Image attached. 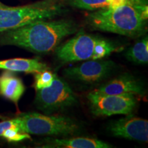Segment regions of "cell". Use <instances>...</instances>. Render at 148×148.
<instances>
[{
	"instance_id": "6da1fadb",
	"label": "cell",
	"mask_w": 148,
	"mask_h": 148,
	"mask_svg": "<svg viewBox=\"0 0 148 148\" xmlns=\"http://www.w3.org/2000/svg\"><path fill=\"white\" fill-rule=\"evenodd\" d=\"M77 31V24L72 20H40L5 32L0 42L34 53H47L55 50L64 38Z\"/></svg>"
},
{
	"instance_id": "7a4b0ae2",
	"label": "cell",
	"mask_w": 148,
	"mask_h": 148,
	"mask_svg": "<svg viewBox=\"0 0 148 148\" xmlns=\"http://www.w3.org/2000/svg\"><path fill=\"white\" fill-rule=\"evenodd\" d=\"M147 19V0H126L115 8L96 10L86 16L92 29L132 38L145 34Z\"/></svg>"
},
{
	"instance_id": "3957f363",
	"label": "cell",
	"mask_w": 148,
	"mask_h": 148,
	"mask_svg": "<svg viewBox=\"0 0 148 148\" xmlns=\"http://www.w3.org/2000/svg\"><path fill=\"white\" fill-rule=\"evenodd\" d=\"M121 46L103 37L79 31L73 38L55 49L56 58L60 62H76L97 60L119 51Z\"/></svg>"
},
{
	"instance_id": "277c9868",
	"label": "cell",
	"mask_w": 148,
	"mask_h": 148,
	"mask_svg": "<svg viewBox=\"0 0 148 148\" xmlns=\"http://www.w3.org/2000/svg\"><path fill=\"white\" fill-rule=\"evenodd\" d=\"M66 11L61 0H42L18 7H0V33L18 28L32 22L51 19Z\"/></svg>"
},
{
	"instance_id": "5b68a950",
	"label": "cell",
	"mask_w": 148,
	"mask_h": 148,
	"mask_svg": "<svg viewBox=\"0 0 148 148\" xmlns=\"http://www.w3.org/2000/svg\"><path fill=\"white\" fill-rule=\"evenodd\" d=\"M20 131L28 134L63 136L78 134L81 127L75 120L64 115H47L37 112L18 116Z\"/></svg>"
},
{
	"instance_id": "8992f818",
	"label": "cell",
	"mask_w": 148,
	"mask_h": 148,
	"mask_svg": "<svg viewBox=\"0 0 148 148\" xmlns=\"http://www.w3.org/2000/svg\"><path fill=\"white\" fill-rule=\"evenodd\" d=\"M77 103L76 95L65 81L53 74L50 86L36 90L35 103L47 114L62 110Z\"/></svg>"
},
{
	"instance_id": "52a82bcc",
	"label": "cell",
	"mask_w": 148,
	"mask_h": 148,
	"mask_svg": "<svg viewBox=\"0 0 148 148\" xmlns=\"http://www.w3.org/2000/svg\"><path fill=\"white\" fill-rule=\"evenodd\" d=\"M86 97L90 112L97 116L127 115L132 113L137 105L136 97L132 95H103L92 90Z\"/></svg>"
},
{
	"instance_id": "ba28073f",
	"label": "cell",
	"mask_w": 148,
	"mask_h": 148,
	"mask_svg": "<svg viewBox=\"0 0 148 148\" xmlns=\"http://www.w3.org/2000/svg\"><path fill=\"white\" fill-rule=\"evenodd\" d=\"M116 68L112 60H88L75 66L66 68L64 75L72 80L84 84H97L106 79Z\"/></svg>"
},
{
	"instance_id": "9c48e42d",
	"label": "cell",
	"mask_w": 148,
	"mask_h": 148,
	"mask_svg": "<svg viewBox=\"0 0 148 148\" xmlns=\"http://www.w3.org/2000/svg\"><path fill=\"white\" fill-rule=\"evenodd\" d=\"M108 130L116 137L143 142L148 140L147 120L136 117L132 114L111 122Z\"/></svg>"
},
{
	"instance_id": "30bf717a",
	"label": "cell",
	"mask_w": 148,
	"mask_h": 148,
	"mask_svg": "<svg viewBox=\"0 0 148 148\" xmlns=\"http://www.w3.org/2000/svg\"><path fill=\"white\" fill-rule=\"evenodd\" d=\"M103 95L142 96L145 90L139 79L129 73L122 74L94 90Z\"/></svg>"
},
{
	"instance_id": "8fae6325",
	"label": "cell",
	"mask_w": 148,
	"mask_h": 148,
	"mask_svg": "<svg viewBox=\"0 0 148 148\" xmlns=\"http://www.w3.org/2000/svg\"><path fill=\"white\" fill-rule=\"evenodd\" d=\"M41 147L47 148H110L112 146L103 140L87 137L64 138H47L40 143Z\"/></svg>"
},
{
	"instance_id": "7c38bea8",
	"label": "cell",
	"mask_w": 148,
	"mask_h": 148,
	"mask_svg": "<svg viewBox=\"0 0 148 148\" xmlns=\"http://www.w3.org/2000/svg\"><path fill=\"white\" fill-rule=\"evenodd\" d=\"M25 90L23 82L13 71H6L0 75V95L17 103Z\"/></svg>"
},
{
	"instance_id": "4fadbf2b",
	"label": "cell",
	"mask_w": 148,
	"mask_h": 148,
	"mask_svg": "<svg viewBox=\"0 0 148 148\" xmlns=\"http://www.w3.org/2000/svg\"><path fill=\"white\" fill-rule=\"evenodd\" d=\"M0 69L35 73L49 70V67L37 58H13L0 60Z\"/></svg>"
},
{
	"instance_id": "5bb4252c",
	"label": "cell",
	"mask_w": 148,
	"mask_h": 148,
	"mask_svg": "<svg viewBox=\"0 0 148 148\" xmlns=\"http://www.w3.org/2000/svg\"><path fill=\"white\" fill-rule=\"evenodd\" d=\"M126 0H66V3L73 8L90 11L113 8L123 4Z\"/></svg>"
},
{
	"instance_id": "9a60e30c",
	"label": "cell",
	"mask_w": 148,
	"mask_h": 148,
	"mask_svg": "<svg viewBox=\"0 0 148 148\" xmlns=\"http://www.w3.org/2000/svg\"><path fill=\"white\" fill-rule=\"evenodd\" d=\"M127 60L138 64H146L148 62V38L143 36L138 40L125 53Z\"/></svg>"
},
{
	"instance_id": "2e32d148",
	"label": "cell",
	"mask_w": 148,
	"mask_h": 148,
	"mask_svg": "<svg viewBox=\"0 0 148 148\" xmlns=\"http://www.w3.org/2000/svg\"><path fill=\"white\" fill-rule=\"evenodd\" d=\"M34 87L36 90L50 86L53 79V74L51 71H45L34 73Z\"/></svg>"
},
{
	"instance_id": "e0dca14e",
	"label": "cell",
	"mask_w": 148,
	"mask_h": 148,
	"mask_svg": "<svg viewBox=\"0 0 148 148\" xmlns=\"http://www.w3.org/2000/svg\"><path fill=\"white\" fill-rule=\"evenodd\" d=\"M2 137L5 138L8 141L16 142L21 141V140L31 138L30 136L26 133L21 132L19 130L16 129H8L3 132Z\"/></svg>"
},
{
	"instance_id": "ac0fdd59",
	"label": "cell",
	"mask_w": 148,
	"mask_h": 148,
	"mask_svg": "<svg viewBox=\"0 0 148 148\" xmlns=\"http://www.w3.org/2000/svg\"><path fill=\"white\" fill-rule=\"evenodd\" d=\"M8 129H16L20 131L19 120L17 117L13 119L0 122V136H2L3 132Z\"/></svg>"
},
{
	"instance_id": "d6986e66",
	"label": "cell",
	"mask_w": 148,
	"mask_h": 148,
	"mask_svg": "<svg viewBox=\"0 0 148 148\" xmlns=\"http://www.w3.org/2000/svg\"><path fill=\"white\" fill-rule=\"evenodd\" d=\"M3 5H3L2 3H1V2H0V7H1V6H3Z\"/></svg>"
}]
</instances>
